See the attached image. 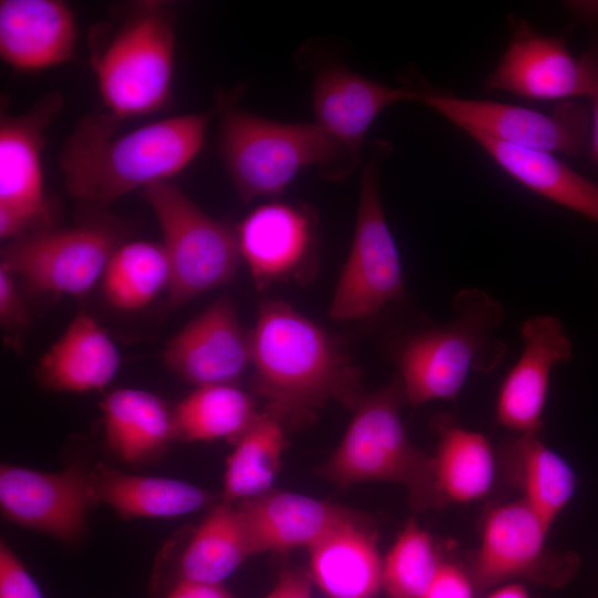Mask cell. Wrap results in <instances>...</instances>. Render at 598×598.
I'll return each mask as SVG.
<instances>
[{"label": "cell", "instance_id": "obj_1", "mask_svg": "<svg viewBox=\"0 0 598 598\" xmlns=\"http://www.w3.org/2000/svg\"><path fill=\"white\" fill-rule=\"evenodd\" d=\"M243 86L219 94L210 109L176 115L115 134L118 118L90 114L68 137L60 166L68 192L78 199L106 206L136 188L168 181L203 146L212 118L233 104Z\"/></svg>", "mask_w": 598, "mask_h": 598}, {"label": "cell", "instance_id": "obj_2", "mask_svg": "<svg viewBox=\"0 0 598 598\" xmlns=\"http://www.w3.org/2000/svg\"><path fill=\"white\" fill-rule=\"evenodd\" d=\"M250 351L255 391L283 426L308 422L330 400L354 410L364 396L343 342L285 301L259 306Z\"/></svg>", "mask_w": 598, "mask_h": 598}, {"label": "cell", "instance_id": "obj_3", "mask_svg": "<svg viewBox=\"0 0 598 598\" xmlns=\"http://www.w3.org/2000/svg\"><path fill=\"white\" fill-rule=\"evenodd\" d=\"M231 105L220 112L218 143L243 200L279 195L305 167L321 166L336 181L354 171L344 147L318 124L279 123Z\"/></svg>", "mask_w": 598, "mask_h": 598}, {"label": "cell", "instance_id": "obj_4", "mask_svg": "<svg viewBox=\"0 0 598 598\" xmlns=\"http://www.w3.org/2000/svg\"><path fill=\"white\" fill-rule=\"evenodd\" d=\"M452 305L448 322L409 338L401 349L399 379L412 406L453 400L471 371H493L506 352L505 342L495 336L504 318L498 300L467 288L456 292Z\"/></svg>", "mask_w": 598, "mask_h": 598}, {"label": "cell", "instance_id": "obj_5", "mask_svg": "<svg viewBox=\"0 0 598 598\" xmlns=\"http://www.w3.org/2000/svg\"><path fill=\"white\" fill-rule=\"evenodd\" d=\"M404 401L399 377L364 395L339 446L324 464L323 475L340 486L395 483L406 488L415 508L441 506L433 458L413 445L402 423L400 406Z\"/></svg>", "mask_w": 598, "mask_h": 598}, {"label": "cell", "instance_id": "obj_6", "mask_svg": "<svg viewBox=\"0 0 598 598\" xmlns=\"http://www.w3.org/2000/svg\"><path fill=\"white\" fill-rule=\"evenodd\" d=\"M174 59L172 13L156 1L132 6L92 49V69L109 113L122 120L163 107L171 96Z\"/></svg>", "mask_w": 598, "mask_h": 598}, {"label": "cell", "instance_id": "obj_7", "mask_svg": "<svg viewBox=\"0 0 598 598\" xmlns=\"http://www.w3.org/2000/svg\"><path fill=\"white\" fill-rule=\"evenodd\" d=\"M142 195L158 221L171 266L169 310L234 278L241 257L237 231L168 181L144 187Z\"/></svg>", "mask_w": 598, "mask_h": 598}, {"label": "cell", "instance_id": "obj_8", "mask_svg": "<svg viewBox=\"0 0 598 598\" xmlns=\"http://www.w3.org/2000/svg\"><path fill=\"white\" fill-rule=\"evenodd\" d=\"M362 167L355 230L329 308L338 321L363 319L404 296L405 287L396 244L384 217L379 175L392 145L373 141Z\"/></svg>", "mask_w": 598, "mask_h": 598}, {"label": "cell", "instance_id": "obj_9", "mask_svg": "<svg viewBox=\"0 0 598 598\" xmlns=\"http://www.w3.org/2000/svg\"><path fill=\"white\" fill-rule=\"evenodd\" d=\"M549 528L522 498L489 507L481 524L480 546L465 567L476 594L515 579L547 588L568 584L580 557L549 548Z\"/></svg>", "mask_w": 598, "mask_h": 598}, {"label": "cell", "instance_id": "obj_10", "mask_svg": "<svg viewBox=\"0 0 598 598\" xmlns=\"http://www.w3.org/2000/svg\"><path fill=\"white\" fill-rule=\"evenodd\" d=\"M419 102L466 134H482L518 148L578 156L590 142L591 113L573 100L561 101L549 113L426 91H421Z\"/></svg>", "mask_w": 598, "mask_h": 598}, {"label": "cell", "instance_id": "obj_11", "mask_svg": "<svg viewBox=\"0 0 598 598\" xmlns=\"http://www.w3.org/2000/svg\"><path fill=\"white\" fill-rule=\"evenodd\" d=\"M63 99L52 92L32 107L0 121V237L19 238L51 227L52 212L43 189L44 132L61 111Z\"/></svg>", "mask_w": 598, "mask_h": 598}, {"label": "cell", "instance_id": "obj_12", "mask_svg": "<svg viewBox=\"0 0 598 598\" xmlns=\"http://www.w3.org/2000/svg\"><path fill=\"white\" fill-rule=\"evenodd\" d=\"M116 248L102 227H48L3 246L1 264L32 290L82 295L102 278Z\"/></svg>", "mask_w": 598, "mask_h": 598}, {"label": "cell", "instance_id": "obj_13", "mask_svg": "<svg viewBox=\"0 0 598 598\" xmlns=\"http://www.w3.org/2000/svg\"><path fill=\"white\" fill-rule=\"evenodd\" d=\"M92 504L90 471L71 466L50 473L1 465V512L20 526L65 543L75 542L86 529V513Z\"/></svg>", "mask_w": 598, "mask_h": 598}, {"label": "cell", "instance_id": "obj_14", "mask_svg": "<svg viewBox=\"0 0 598 598\" xmlns=\"http://www.w3.org/2000/svg\"><path fill=\"white\" fill-rule=\"evenodd\" d=\"M509 24L508 45L483 82L486 90L536 100L589 96V71L581 58L571 55L563 38L540 33L518 16H512Z\"/></svg>", "mask_w": 598, "mask_h": 598}, {"label": "cell", "instance_id": "obj_15", "mask_svg": "<svg viewBox=\"0 0 598 598\" xmlns=\"http://www.w3.org/2000/svg\"><path fill=\"white\" fill-rule=\"evenodd\" d=\"M165 364L197 386L233 384L251 363L250 336L228 297H220L166 344Z\"/></svg>", "mask_w": 598, "mask_h": 598}, {"label": "cell", "instance_id": "obj_16", "mask_svg": "<svg viewBox=\"0 0 598 598\" xmlns=\"http://www.w3.org/2000/svg\"><path fill=\"white\" fill-rule=\"evenodd\" d=\"M520 336L523 351L501 384L495 414L516 433H539L551 370L570 360L573 343L560 320L548 315L526 319Z\"/></svg>", "mask_w": 598, "mask_h": 598}, {"label": "cell", "instance_id": "obj_17", "mask_svg": "<svg viewBox=\"0 0 598 598\" xmlns=\"http://www.w3.org/2000/svg\"><path fill=\"white\" fill-rule=\"evenodd\" d=\"M421 91L372 81L340 64L319 69L312 104L316 124L337 140L357 167L364 135L374 118L400 101L419 102Z\"/></svg>", "mask_w": 598, "mask_h": 598}, {"label": "cell", "instance_id": "obj_18", "mask_svg": "<svg viewBox=\"0 0 598 598\" xmlns=\"http://www.w3.org/2000/svg\"><path fill=\"white\" fill-rule=\"evenodd\" d=\"M255 555L311 548L330 532L357 516L301 494L269 491L236 506Z\"/></svg>", "mask_w": 598, "mask_h": 598}, {"label": "cell", "instance_id": "obj_19", "mask_svg": "<svg viewBox=\"0 0 598 598\" xmlns=\"http://www.w3.org/2000/svg\"><path fill=\"white\" fill-rule=\"evenodd\" d=\"M76 25L59 0H1L0 54L21 71L65 63L75 55Z\"/></svg>", "mask_w": 598, "mask_h": 598}, {"label": "cell", "instance_id": "obj_20", "mask_svg": "<svg viewBox=\"0 0 598 598\" xmlns=\"http://www.w3.org/2000/svg\"><path fill=\"white\" fill-rule=\"evenodd\" d=\"M241 256L259 288L289 277L307 260L315 244L306 208L270 203L254 209L239 225Z\"/></svg>", "mask_w": 598, "mask_h": 598}, {"label": "cell", "instance_id": "obj_21", "mask_svg": "<svg viewBox=\"0 0 598 598\" xmlns=\"http://www.w3.org/2000/svg\"><path fill=\"white\" fill-rule=\"evenodd\" d=\"M310 577L329 598H374L382 564L374 535L359 518L339 525L308 549Z\"/></svg>", "mask_w": 598, "mask_h": 598}, {"label": "cell", "instance_id": "obj_22", "mask_svg": "<svg viewBox=\"0 0 598 598\" xmlns=\"http://www.w3.org/2000/svg\"><path fill=\"white\" fill-rule=\"evenodd\" d=\"M120 363L113 341L92 317L80 312L42 355L38 373L51 389L86 392L104 388L115 377Z\"/></svg>", "mask_w": 598, "mask_h": 598}, {"label": "cell", "instance_id": "obj_23", "mask_svg": "<svg viewBox=\"0 0 598 598\" xmlns=\"http://www.w3.org/2000/svg\"><path fill=\"white\" fill-rule=\"evenodd\" d=\"M501 457L507 480L550 527L576 491L569 463L539 433H516L503 446Z\"/></svg>", "mask_w": 598, "mask_h": 598}, {"label": "cell", "instance_id": "obj_24", "mask_svg": "<svg viewBox=\"0 0 598 598\" xmlns=\"http://www.w3.org/2000/svg\"><path fill=\"white\" fill-rule=\"evenodd\" d=\"M90 474L94 504H105L125 518L186 515L210 499L204 489L175 478L134 475L102 464Z\"/></svg>", "mask_w": 598, "mask_h": 598}, {"label": "cell", "instance_id": "obj_25", "mask_svg": "<svg viewBox=\"0 0 598 598\" xmlns=\"http://www.w3.org/2000/svg\"><path fill=\"white\" fill-rule=\"evenodd\" d=\"M101 410L107 444L124 462L153 458L176 439L174 413L147 391H113L101 403Z\"/></svg>", "mask_w": 598, "mask_h": 598}, {"label": "cell", "instance_id": "obj_26", "mask_svg": "<svg viewBox=\"0 0 598 598\" xmlns=\"http://www.w3.org/2000/svg\"><path fill=\"white\" fill-rule=\"evenodd\" d=\"M470 135L511 177L532 192L598 223V185L549 153Z\"/></svg>", "mask_w": 598, "mask_h": 598}, {"label": "cell", "instance_id": "obj_27", "mask_svg": "<svg viewBox=\"0 0 598 598\" xmlns=\"http://www.w3.org/2000/svg\"><path fill=\"white\" fill-rule=\"evenodd\" d=\"M437 431L439 444L432 458L441 506L485 497L496 476L495 453L487 437L450 419H441Z\"/></svg>", "mask_w": 598, "mask_h": 598}, {"label": "cell", "instance_id": "obj_28", "mask_svg": "<svg viewBox=\"0 0 598 598\" xmlns=\"http://www.w3.org/2000/svg\"><path fill=\"white\" fill-rule=\"evenodd\" d=\"M255 555L236 506H215L194 532L176 564V581L223 584Z\"/></svg>", "mask_w": 598, "mask_h": 598}, {"label": "cell", "instance_id": "obj_29", "mask_svg": "<svg viewBox=\"0 0 598 598\" xmlns=\"http://www.w3.org/2000/svg\"><path fill=\"white\" fill-rule=\"evenodd\" d=\"M262 414L250 396L233 384L197 386L174 410L176 439L236 442Z\"/></svg>", "mask_w": 598, "mask_h": 598}, {"label": "cell", "instance_id": "obj_30", "mask_svg": "<svg viewBox=\"0 0 598 598\" xmlns=\"http://www.w3.org/2000/svg\"><path fill=\"white\" fill-rule=\"evenodd\" d=\"M283 425L266 412L236 441L224 476V503L260 496L270 487L287 446Z\"/></svg>", "mask_w": 598, "mask_h": 598}, {"label": "cell", "instance_id": "obj_31", "mask_svg": "<svg viewBox=\"0 0 598 598\" xmlns=\"http://www.w3.org/2000/svg\"><path fill=\"white\" fill-rule=\"evenodd\" d=\"M171 266L163 245L132 241L117 247L102 276L107 301L120 310H136L168 288Z\"/></svg>", "mask_w": 598, "mask_h": 598}, {"label": "cell", "instance_id": "obj_32", "mask_svg": "<svg viewBox=\"0 0 598 598\" xmlns=\"http://www.w3.org/2000/svg\"><path fill=\"white\" fill-rule=\"evenodd\" d=\"M441 563L429 533L410 520L383 559L381 588L388 598H423Z\"/></svg>", "mask_w": 598, "mask_h": 598}, {"label": "cell", "instance_id": "obj_33", "mask_svg": "<svg viewBox=\"0 0 598 598\" xmlns=\"http://www.w3.org/2000/svg\"><path fill=\"white\" fill-rule=\"evenodd\" d=\"M0 598H43L37 582L4 542L0 545Z\"/></svg>", "mask_w": 598, "mask_h": 598}, {"label": "cell", "instance_id": "obj_34", "mask_svg": "<svg viewBox=\"0 0 598 598\" xmlns=\"http://www.w3.org/2000/svg\"><path fill=\"white\" fill-rule=\"evenodd\" d=\"M475 595L476 590L466 568L442 560L423 598H474Z\"/></svg>", "mask_w": 598, "mask_h": 598}, {"label": "cell", "instance_id": "obj_35", "mask_svg": "<svg viewBox=\"0 0 598 598\" xmlns=\"http://www.w3.org/2000/svg\"><path fill=\"white\" fill-rule=\"evenodd\" d=\"M13 274L0 264V319L7 329L21 328L27 323L28 313L16 287Z\"/></svg>", "mask_w": 598, "mask_h": 598}, {"label": "cell", "instance_id": "obj_36", "mask_svg": "<svg viewBox=\"0 0 598 598\" xmlns=\"http://www.w3.org/2000/svg\"><path fill=\"white\" fill-rule=\"evenodd\" d=\"M580 58L590 74L591 127L589 143L592 157L598 166V32L594 33L588 48Z\"/></svg>", "mask_w": 598, "mask_h": 598}, {"label": "cell", "instance_id": "obj_37", "mask_svg": "<svg viewBox=\"0 0 598 598\" xmlns=\"http://www.w3.org/2000/svg\"><path fill=\"white\" fill-rule=\"evenodd\" d=\"M311 577L301 570L283 571L274 588L264 598H312Z\"/></svg>", "mask_w": 598, "mask_h": 598}, {"label": "cell", "instance_id": "obj_38", "mask_svg": "<svg viewBox=\"0 0 598 598\" xmlns=\"http://www.w3.org/2000/svg\"><path fill=\"white\" fill-rule=\"evenodd\" d=\"M165 598H234L223 584L178 580Z\"/></svg>", "mask_w": 598, "mask_h": 598}, {"label": "cell", "instance_id": "obj_39", "mask_svg": "<svg viewBox=\"0 0 598 598\" xmlns=\"http://www.w3.org/2000/svg\"><path fill=\"white\" fill-rule=\"evenodd\" d=\"M483 598H532L523 582H506L494 588Z\"/></svg>", "mask_w": 598, "mask_h": 598}]
</instances>
